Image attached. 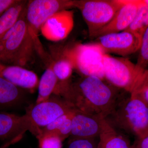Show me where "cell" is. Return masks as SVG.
<instances>
[{
    "instance_id": "obj_1",
    "label": "cell",
    "mask_w": 148,
    "mask_h": 148,
    "mask_svg": "<svg viewBox=\"0 0 148 148\" xmlns=\"http://www.w3.org/2000/svg\"><path fill=\"white\" fill-rule=\"evenodd\" d=\"M94 76H82L61 88L59 96L74 110L105 118L126 95L124 90Z\"/></svg>"
},
{
    "instance_id": "obj_2",
    "label": "cell",
    "mask_w": 148,
    "mask_h": 148,
    "mask_svg": "<svg viewBox=\"0 0 148 148\" xmlns=\"http://www.w3.org/2000/svg\"><path fill=\"white\" fill-rule=\"evenodd\" d=\"M146 88L142 85L136 86L120 101L106 121L124 135H133L138 139L145 137L148 127V103L144 95Z\"/></svg>"
},
{
    "instance_id": "obj_3",
    "label": "cell",
    "mask_w": 148,
    "mask_h": 148,
    "mask_svg": "<svg viewBox=\"0 0 148 148\" xmlns=\"http://www.w3.org/2000/svg\"><path fill=\"white\" fill-rule=\"evenodd\" d=\"M26 8L14 26L0 40L1 64L26 68L33 63L38 53L26 20Z\"/></svg>"
},
{
    "instance_id": "obj_4",
    "label": "cell",
    "mask_w": 148,
    "mask_h": 148,
    "mask_svg": "<svg viewBox=\"0 0 148 148\" xmlns=\"http://www.w3.org/2000/svg\"><path fill=\"white\" fill-rule=\"evenodd\" d=\"M124 0H74V8L81 12L87 25L88 35L96 38L112 20Z\"/></svg>"
},
{
    "instance_id": "obj_5",
    "label": "cell",
    "mask_w": 148,
    "mask_h": 148,
    "mask_svg": "<svg viewBox=\"0 0 148 148\" xmlns=\"http://www.w3.org/2000/svg\"><path fill=\"white\" fill-rule=\"evenodd\" d=\"M104 78L109 83L131 93L145 70H141L128 58L105 53L103 57Z\"/></svg>"
},
{
    "instance_id": "obj_6",
    "label": "cell",
    "mask_w": 148,
    "mask_h": 148,
    "mask_svg": "<svg viewBox=\"0 0 148 148\" xmlns=\"http://www.w3.org/2000/svg\"><path fill=\"white\" fill-rule=\"evenodd\" d=\"M72 0H30L26 8V17L31 35L36 43L38 53L42 56L44 51L38 38L41 28L47 20L60 11L74 8Z\"/></svg>"
},
{
    "instance_id": "obj_7",
    "label": "cell",
    "mask_w": 148,
    "mask_h": 148,
    "mask_svg": "<svg viewBox=\"0 0 148 148\" xmlns=\"http://www.w3.org/2000/svg\"><path fill=\"white\" fill-rule=\"evenodd\" d=\"M63 53L71 61L74 69L82 76L105 79L103 57L106 53L97 44H78L64 49Z\"/></svg>"
},
{
    "instance_id": "obj_8",
    "label": "cell",
    "mask_w": 148,
    "mask_h": 148,
    "mask_svg": "<svg viewBox=\"0 0 148 148\" xmlns=\"http://www.w3.org/2000/svg\"><path fill=\"white\" fill-rule=\"evenodd\" d=\"M73 110L64 98L53 94L47 101L36 103L27 111L31 123L29 131L36 137L40 129Z\"/></svg>"
},
{
    "instance_id": "obj_9",
    "label": "cell",
    "mask_w": 148,
    "mask_h": 148,
    "mask_svg": "<svg viewBox=\"0 0 148 148\" xmlns=\"http://www.w3.org/2000/svg\"><path fill=\"white\" fill-rule=\"evenodd\" d=\"M141 40L132 32L124 31L98 37L95 43L107 54L114 53L124 57L138 51Z\"/></svg>"
},
{
    "instance_id": "obj_10",
    "label": "cell",
    "mask_w": 148,
    "mask_h": 148,
    "mask_svg": "<svg viewBox=\"0 0 148 148\" xmlns=\"http://www.w3.org/2000/svg\"><path fill=\"white\" fill-rule=\"evenodd\" d=\"M74 24L73 11L65 10L56 12L49 17L40 31L47 39L58 41L69 36L73 30Z\"/></svg>"
},
{
    "instance_id": "obj_11",
    "label": "cell",
    "mask_w": 148,
    "mask_h": 148,
    "mask_svg": "<svg viewBox=\"0 0 148 148\" xmlns=\"http://www.w3.org/2000/svg\"><path fill=\"white\" fill-rule=\"evenodd\" d=\"M71 138H96L103 129L105 119L74 110Z\"/></svg>"
},
{
    "instance_id": "obj_12",
    "label": "cell",
    "mask_w": 148,
    "mask_h": 148,
    "mask_svg": "<svg viewBox=\"0 0 148 148\" xmlns=\"http://www.w3.org/2000/svg\"><path fill=\"white\" fill-rule=\"evenodd\" d=\"M0 76L24 90L33 92L38 87L37 74L27 68L0 63Z\"/></svg>"
},
{
    "instance_id": "obj_13",
    "label": "cell",
    "mask_w": 148,
    "mask_h": 148,
    "mask_svg": "<svg viewBox=\"0 0 148 148\" xmlns=\"http://www.w3.org/2000/svg\"><path fill=\"white\" fill-rule=\"evenodd\" d=\"M142 0H125L108 24L98 33L96 38L125 31L136 16Z\"/></svg>"
},
{
    "instance_id": "obj_14",
    "label": "cell",
    "mask_w": 148,
    "mask_h": 148,
    "mask_svg": "<svg viewBox=\"0 0 148 148\" xmlns=\"http://www.w3.org/2000/svg\"><path fill=\"white\" fill-rule=\"evenodd\" d=\"M31 123L27 114L23 116L0 111V139H11L30 131Z\"/></svg>"
},
{
    "instance_id": "obj_15",
    "label": "cell",
    "mask_w": 148,
    "mask_h": 148,
    "mask_svg": "<svg viewBox=\"0 0 148 148\" xmlns=\"http://www.w3.org/2000/svg\"><path fill=\"white\" fill-rule=\"evenodd\" d=\"M23 90L0 76V111L23 104L26 98Z\"/></svg>"
},
{
    "instance_id": "obj_16",
    "label": "cell",
    "mask_w": 148,
    "mask_h": 148,
    "mask_svg": "<svg viewBox=\"0 0 148 148\" xmlns=\"http://www.w3.org/2000/svg\"><path fill=\"white\" fill-rule=\"evenodd\" d=\"M99 139L98 148H132L125 135L114 129L106 120Z\"/></svg>"
},
{
    "instance_id": "obj_17",
    "label": "cell",
    "mask_w": 148,
    "mask_h": 148,
    "mask_svg": "<svg viewBox=\"0 0 148 148\" xmlns=\"http://www.w3.org/2000/svg\"><path fill=\"white\" fill-rule=\"evenodd\" d=\"M27 2L28 1L17 0L0 15V40L14 26L26 8Z\"/></svg>"
},
{
    "instance_id": "obj_18",
    "label": "cell",
    "mask_w": 148,
    "mask_h": 148,
    "mask_svg": "<svg viewBox=\"0 0 148 148\" xmlns=\"http://www.w3.org/2000/svg\"><path fill=\"white\" fill-rule=\"evenodd\" d=\"M58 80L53 73L51 65L46 69L39 81L38 95L36 103L47 101L54 94Z\"/></svg>"
},
{
    "instance_id": "obj_19",
    "label": "cell",
    "mask_w": 148,
    "mask_h": 148,
    "mask_svg": "<svg viewBox=\"0 0 148 148\" xmlns=\"http://www.w3.org/2000/svg\"><path fill=\"white\" fill-rule=\"evenodd\" d=\"M73 112L58 118L50 124L40 129L38 135L51 132L58 135L64 141L66 138L70 137L71 133Z\"/></svg>"
},
{
    "instance_id": "obj_20",
    "label": "cell",
    "mask_w": 148,
    "mask_h": 148,
    "mask_svg": "<svg viewBox=\"0 0 148 148\" xmlns=\"http://www.w3.org/2000/svg\"><path fill=\"white\" fill-rule=\"evenodd\" d=\"M63 54L61 58L51 64L53 73L58 79L57 86L65 84L70 82L74 69L71 61L64 53Z\"/></svg>"
},
{
    "instance_id": "obj_21",
    "label": "cell",
    "mask_w": 148,
    "mask_h": 148,
    "mask_svg": "<svg viewBox=\"0 0 148 148\" xmlns=\"http://www.w3.org/2000/svg\"><path fill=\"white\" fill-rule=\"evenodd\" d=\"M148 27V8L142 0L136 16L125 31L132 32L142 38Z\"/></svg>"
},
{
    "instance_id": "obj_22",
    "label": "cell",
    "mask_w": 148,
    "mask_h": 148,
    "mask_svg": "<svg viewBox=\"0 0 148 148\" xmlns=\"http://www.w3.org/2000/svg\"><path fill=\"white\" fill-rule=\"evenodd\" d=\"M40 148H62L64 142L59 136L51 132L42 133L36 137Z\"/></svg>"
},
{
    "instance_id": "obj_23",
    "label": "cell",
    "mask_w": 148,
    "mask_h": 148,
    "mask_svg": "<svg viewBox=\"0 0 148 148\" xmlns=\"http://www.w3.org/2000/svg\"><path fill=\"white\" fill-rule=\"evenodd\" d=\"M136 64L141 70H145L148 67V27L143 34Z\"/></svg>"
},
{
    "instance_id": "obj_24",
    "label": "cell",
    "mask_w": 148,
    "mask_h": 148,
    "mask_svg": "<svg viewBox=\"0 0 148 148\" xmlns=\"http://www.w3.org/2000/svg\"><path fill=\"white\" fill-rule=\"evenodd\" d=\"M95 138H71L68 148H98Z\"/></svg>"
},
{
    "instance_id": "obj_25",
    "label": "cell",
    "mask_w": 148,
    "mask_h": 148,
    "mask_svg": "<svg viewBox=\"0 0 148 148\" xmlns=\"http://www.w3.org/2000/svg\"><path fill=\"white\" fill-rule=\"evenodd\" d=\"M132 148H148V136L140 139L136 138Z\"/></svg>"
},
{
    "instance_id": "obj_26",
    "label": "cell",
    "mask_w": 148,
    "mask_h": 148,
    "mask_svg": "<svg viewBox=\"0 0 148 148\" xmlns=\"http://www.w3.org/2000/svg\"><path fill=\"white\" fill-rule=\"evenodd\" d=\"M17 0H0V15L7 10Z\"/></svg>"
},
{
    "instance_id": "obj_27",
    "label": "cell",
    "mask_w": 148,
    "mask_h": 148,
    "mask_svg": "<svg viewBox=\"0 0 148 148\" xmlns=\"http://www.w3.org/2000/svg\"><path fill=\"white\" fill-rule=\"evenodd\" d=\"M23 135H18L17 137L12 138L10 140L7 141L5 143L0 147V148H8L10 146L12 145H14L16 143H18L20 140L22 139L23 137Z\"/></svg>"
},
{
    "instance_id": "obj_28",
    "label": "cell",
    "mask_w": 148,
    "mask_h": 148,
    "mask_svg": "<svg viewBox=\"0 0 148 148\" xmlns=\"http://www.w3.org/2000/svg\"><path fill=\"white\" fill-rule=\"evenodd\" d=\"M144 1L148 8V0H144Z\"/></svg>"
},
{
    "instance_id": "obj_29",
    "label": "cell",
    "mask_w": 148,
    "mask_h": 148,
    "mask_svg": "<svg viewBox=\"0 0 148 148\" xmlns=\"http://www.w3.org/2000/svg\"><path fill=\"white\" fill-rule=\"evenodd\" d=\"M148 136V127L147 130V132H146L145 137H146V136Z\"/></svg>"
}]
</instances>
